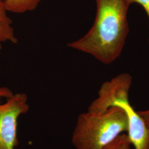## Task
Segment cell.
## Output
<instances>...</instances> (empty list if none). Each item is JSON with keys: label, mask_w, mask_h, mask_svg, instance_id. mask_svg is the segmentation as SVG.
Returning <instances> with one entry per match:
<instances>
[{"label": "cell", "mask_w": 149, "mask_h": 149, "mask_svg": "<svg viewBox=\"0 0 149 149\" xmlns=\"http://www.w3.org/2000/svg\"><path fill=\"white\" fill-rule=\"evenodd\" d=\"M2 43L0 42V50L2 49Z\"/></svg>", "instance_id": "12"}, {"label": "cell", "mask_w": 149, "mask_h": 149, "mask_svg": "<svg viewBox=\"0 0 149 149\" xmlns=\"http://www.w3.org/2000/svg\"><path fill=\"white\" fill-rule=\"evenodd\" d=\"M29 111L25 93H14L5 103H0V149H15L18 144V119Z\"/></svg>", "instance_id": "3"}, {"label": "cell", "mask_w": 149, "mask_h": 149, "mask_svg": "<svg viewBox=\"0 0 149 149\" xmlns=\"http://www.w3.org/2000/svg\"><path fill=\"white\" fill-rule=\"evenodd\" d=\"M131 145L128 135L122 133L103 149H130Z\"/></svg>", "instance_id": "8"}, {"label": "cell", "mask_w": 149, "mask_h": 149, "mask_svg": "<svg viewBox=\"0 0 149 149\" xmlns=\"http://www.w3.org/2000/svg\"><path fill=\"white\" fill-rule=\"evenodd\" d=\"M132 84V77L128 73L118 74L104 82L98 93V97L92 102L88 112L102 113L120 100L129 98V90Z\"/></svg>", "instance_id": "4"}, {"label": "cell", "mask_w": 149, "mask_h": 149, "mask_svg": "<svg viewBox=\"0 0 149 149\" xmlns=\"http://www.w3.org/2000/svg\"><path fill=\"white\" fill-rule=\"evenodd\" d=\"M14 95V93L9 88L5 86H0V100L7 99Z\"/></svg>", "instance_id": "10"}, {"label": "cell", "mask_w": 149, "mask_h": 149, "mask_svg": "<svg viewBox=\"0 0 149 149\" xmlns=\"http://www.w3.org/2000/svg\"><path fill=\"white\" fill-rule=\"evenodd\" d=\"M7 13L4 0H0V42L16 44L18 39L13 27L12 20Z\"/></svg>", "instance_id": "6"}, {"label": "cell", "mask_w": 149, "mask_h": 149, "mask_svg": "<svg viewBox=\"0 0 149 149\" xmlns=\"http://www.w3.org/2000/svg\"><path fill=\"white\" fill-rule=\"evenodd\" d=\"M128 129V118L120 107L102 113L87 111L77 118L71 142L75 149H103Z\"/></svg>", "instance_id": "2"}, {"label": "cell", "mask_w": 149, "mask_h": 149, "mask_svg": "<svg viewBox=\"0 0 149 149\" xmlns=\"http://www.w3.org/2000/svg\"><path fill=\"white\" fill-rule=\"evenodd\" d=\"M137 112L141 116V117L143 119L144 122L149 128V109Z\"/></svg>", "instance_id": "11"}, {"label": "cell", "mask_w": 149, "mask_h": 149, "mask_svg": "<svg viewBox=\"0 0 149 149\" xmlns=\"http://www.w3.org/2000/svg\"><path fill=\"white\" fill-rule=\"evenodd\" d=\"M127 1L130 5L133 3H138L141 6L146 12L149 19V0H127Z\"/></svg>", "instance_id": "9"}, {"label": "cell", "mask_w": 149, "mask_h": 149, "mask_svg": "<svg viewBox=\"0 0 149 149\" xmlns=\"http://www.w3.org/2000/svg\"><path fill=\"white\" fill-rule=\"evenodd\" d=\"M122 108L128 118V136L135 149H149V128L130 104L129 99L116 102L113 106Z\"/></svg>", "instance_id": "5"}, {"label": "cell", "mask_w": 149, "mask_h": 149, "mask_svg": "<svg viewBox=\"0 0 149 149\" xmlns=\"http://www.w3.org/2000/svg\"><path fill=\"white\" fill-rule=\"evenodd\" d=\"M4 1H5V0H4Z\"/></svg>", "instance_id": "13"}, {"label": "cell", "mask_w": 149, "mask_h": 149, "mask_svg": "<svg viewBox=\"0 0 149 149\" xmlns=\"http://www.w3.org/2000/svg\"><path fill=\"white\" fill-rule=\"evenodd\" d=\"M96 16L90 29L68 47L108 65L120 56L126 43L130 4L127 0H96Z\"/></svg>", "instance_id": "1"}, {"label": "cell", "mask_w": 149, "mask_h": 149, "mask_svg": "<svg viewBox=\"0 0 149 149\" xmlns=\"http://www.w3.org/2000/svg\"><path fill=\"white\" fill-rule=\"evenodd\" d=\"M42 0H5L6 8L8 12L23 14L34 11Z\"/></svg>", "instance_id": "7"}]
</instances>
